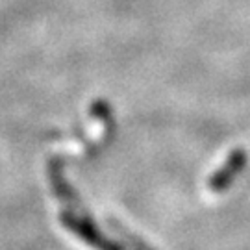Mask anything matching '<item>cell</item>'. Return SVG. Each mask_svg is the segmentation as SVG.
Segmentation results:
<instances>
[{
	"label": "cell",
	"instance_id": "cell-1",
	"mask_svg": "<svg viewBox=\"0 0 250 250\" xmlns=\"http://www.w3.org/2000/svg\"><path fill=\"white\" fill-rule=\"evenodd\" d=\"M241 165H245V152H241V150H235L230 156V160H228V163L224 165L223 169L219 170L217 174L213 176V180L209 182V188L213 189V191H221V189L232 180V176H233V172L239 169Z\"/></svg>",
	"mask_w": 250,
	"mask_h": 250
}]
</instances>
